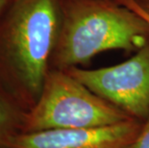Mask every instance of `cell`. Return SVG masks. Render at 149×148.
Segmentation results:
<instances>
[{
  "instance_id": "cell-7",
  "label": "cell",
  "mask_w": 149,
  "mask_h": 148,
  "mask_svg": "<svg viewBox=\"0 0 149 148\" xmlns=\"http://www.w3.org/2000/svg\"><path fill=\"white\" fill-rule=\"evenodd\" d=\"M128 148H149V116L142 125L137 138Z\"/></svg>"
},
{
  "instance_id": "cell-4",
  "label": "cell",
  "mask_w": 149,
  "mask_h": 148,
  "mask_svg": "<svg viewBox=\"0 0 149 148\" xmlns=\"http://www.w3.org/2000/svg\"><path fill=\"white\" fill-rule=\"evenodd\" d=\"M121 64L96 69L78 67L68 71L88 89L131 117L149 116V40Z\"/></svg>"
},
{
  "instance_id": "cell-3",
  "label": "cell",
  "mask_w": 149,
  "mask_h": 148,
  "mask_svg": "<svg viewBox=\"0 0 149 148\" xmlns=\"http://www.w3.org/2000/svg\"><path fill=\"white\" fill-rule=\"evenodd\" d=\"M132 118L68 71L50 69L39 99L24 116L23 126L25 132L95 128L116 125Z\"/></svg>"
},
{
  "instance_id": "cell-8",
  "label": "cell",
  "mask_w": 149,
  "mask_h": 148,
  "mask_svg": "<svg viewBox=\"0 0 149 148\" xmlns=\"http://www.w3.org/2000/svg\"><path fill=\"white\" fill-rule=\"evenodd\" d=\"M113 1H116V3H118V4H120V5L125 6V7L131 9V10L136 12L137 14H139V15H141V17H143L144 19L149 23V15H147L146 13H144L141 8L139 7V6L136 5L133 0H113Z\"/></svg>"
},
{
  "instance_id": "cell-2",
  "label": "cell",
  "mask_w": 149,
  "mask_h": 148,
  "mask_svg": "<svg viewBox=\"0 0 149 148\" xmlns=\"http://www.w3.org/2000/svg\"><path fill=\"white\" fill-rule=\"evenodd\" d=\"M61 0H11L0 23V62L33 102L49 72L61 21Z\"/></svg>"
},
{
  "instance_id": "cell-9",
  "label": "cell",
  "mask_w": 149,
  "mask_h": 148,
  "mask_svg": "<svg viewBox=\"0 0 149 148\" xmlns=\"http://www.w3.org/2000/svg\"><path fill=\"white\" fill-rule=\"evenodd\" d=\"M133 1L144 13L149 15V0H133Z\"/></svg>"
},
{
  "instance_id": "cell-5",
  "label": "cell",
  "mask_w": 149,
  "mask_h": 148,
  "mask_svg": "<svg viewBox=\"0 0 149 148\" xmlns=\"http://www.w3.org/2000/svg\"><path fill=\"white\" fill-rule=\"evenodd\" d=\"M141 127L132 118L104 127L15 133L0 140V148H128Z\"/></svg>"
},
{
  "instance_id": "cell-1",
  "label": "cell",
  "mask_w": 149,
  "mask_h": 148,
  "mask_svg": "<svg viewBox=\"0 0 149 148\" xmlns=\"http://www.w3.org/2000/svg\"><path fill=\"white\" fill-rule=\"evenodd\" d=\"M50 68L68 70L109 50L136 52L149 40V23L113 0H61Z\"/></svg>"
},
{
  "instance_id": "cell-6",
  "label": "cell",
  "mask_w": 149,
  "mask_h": 148,
  "mask_svg": "<svg viewBox=\"0 0 149 148\" xmlns=\"http://www.w3.org/2000/svg\"><path fill=\"white\" fill-rule=\"evenodd\" d=\"M23 120L24 116L15 104L0 93V140L15 134L14 130Z\"/></svg>"
},
{
  "instance_id": "cell-10",
  "label": "cell",
  "mask_w": 149,
  "mask_h": 148,
  "mask_svg": "<svg viewBox=\"0 0 149 148\" xmlns=\"http://www.w3.org/2000/svg\"><path fill=\"white\" fill-rule=\"evenodd\" d=\"M10 1L11 0H0V17L2 15V12H4L6 10V8L8 7Z\"/></svg>"
}]
</instances>
